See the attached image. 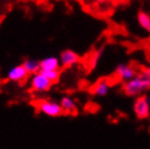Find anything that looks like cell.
I'll list each match as a JSON object with an SVG mask.
<instances>
[{
	"label": "cell",
	"instance_id": "obj_1",
	"mask_svg": "<svg viewBox=\"0 0 150 149\" xmlns=\"http://www.w3.org/2000/svg\"><path fill=\"white\" fill-rule=\"evenodd\" d=\"M148 88H150V69H142L135 77L123 85L124 93L127 96H137Z\"/></svg>",
	"mask_w": 150,
	"mask_h": 149
},
{
	"label": "cell",
	"instance_id": "obj_2",
	"mask_svg": "<svg viewBox=\"0 0 150 149\" xmlns=\"http://www.w3.org/2000/svg\"><path fill=\"white\" fill-rule=\"evenodd\" d=\"M37 108L42 114L51 118L60 116L64 113L61 104L51 100H40L37 104Z\"/></svg>",
	"mask_w": 150,
	"mask_h": 149
},
{
	"label": "cell",
	"instance_id": "obj_3",
	"mask_svg": "<svg viewBox=\"0 0 150 149\" xmlns=\"http://www.w3.org/2000/svg\"><path fill=\"white\" fill-rule=\"evenodd\" d=\"M134 112L138 119H147L150 116V101L146 96H140L135 100Z\"/></svg>",
	"mask_w": 150,
	"mask_h": 149
},
{
	"label": "cell",
	"instance_id": "obj_4",
	"mask_svg": "<svg viewBox=\"0 0 150 149\" xmlns=\"http://www.w3.org/2000/svg\"><path fill=\"white\" fill-rule=\"evenodd\" d=\"M51 85H52V83L50 82L45 75L41 74L40 72L35 74L33 76V78H32V82H30L32 89L34 92H38V93H42V92L49 90Z\"/></svg>",
	"mask_w": 150,
	"mask_h": 149
},
{
	"label": "cell",
	"instance_id": "obj_5",
	"mask_svg": "<svg viewBox=\"0 0 150 149\" xmlns=\"http://www.w3.org/2000/svg\"><path fill=\"white\" fill-rule=\"evenodd\" d=\"M115 76L117 79L121 81H131L132 78L136 76V70L132 65H126V64H121L116 67L115 70Z\"/></svg>",
	"mask_w": 150,
	"mask_h": 149
},
{
	"label": "cell",
	"instance_id": "obj_6",
	"mask_svg": "<svg viewBox=\"0 0 150 149\" xmlns=\"http://www.w3.org/2000/svg\"><path fill=\"white\" fill-rule=\"evenodd\" d=\"M27 71L25 70V67L23 65H19V67H13L11 71L9 72L8 74V78L10 81H13V82H23L27 78Z\"/></svg>",
	"mask_w": 150,
	"mask_h": 149
},
{
	"label": "cell",
	"instance_id": "obj_7",
	"mask_svg": "<svg viewBox=\"0 0 150 149\" xmlns=\"http://www.w3.org/2000/svg\"><path fill=\"white\" fill-rule=\"evenodd\" d=\"M110 85H111V83L108 78H101L98 82H96V84L93 86L91 93L97 95V96H105L109 92Z\"/></svg>",
	"mask_w": 150,
	"mask_h": 149
},
{
	"label": "cell",
	"instance_id": "obj_8",
	"mask_svg": "<svg viewBox=\"0 0 150 149\" xmlns=\"http://www.w3.org/2000/svg\"><path fill=\"white\" fill-rule=\"evenodd\" d=\"M79 61V56L77 53L71 51V50H65L61 53V63L64 67H70L72 65L76 64Z\"/></svg>",
	"mask_w": 150,
	"mask_h": 149
},
{
	"label": "cell",
	"instance_id": "obj_9",
	"mask_svg": "<svg viewBox=\"0 0 150 149\" xmlns=\"http://www.w3.org/2000/svg\"><path fill=\"white\" fill-rule=\"evenodd\" d=\"M60 104L61 107H62L63 112H68L70 114H74L75 112L77 111L76 104H75V101L71 97H63L61 99Z\"/></svg>",
	"mask_w": 150,
	"mask_h": 149
},
{
	"label": "cell",
	"instance_id": "obj_10",
	"mask_svg": "<svg viewBox=\"0 0 150 149\" xmlns=\"http://www.w3.org/2000/svg\"><path fill=\"white\" fill-rule=\"evenodd\" d=\"M59 70V62L56 58H47L40 61V71H52Z\"/></svg>",
	"mask_w": 150,
	"mask_h": 149
},
{
	"label": "cell",
	"instance_id": "obj_11",
	"mask_svg": "<svg viewBox=\"0 0 150 149\" xmlns=\"http://www.w3.org/2000/svg\"><path fill=\"white\" fill-rule=\"evenodd\" d=\"M28 74H37L40 72V62L36 60H27L22 64Z\"/></svg>",
	"mask_w": 150,
	"mask_h": 149
},
{
	"label": "cell",
	"instance_id": "obj_12",
	"mask_svg": "<svg viewBox=\"0 0 150 149\" xmlns=\"http://www.w3.org/2000/svg\"><path fill=\"white\" fill-rule=\"evenodd\" d=\"M138 22L142 27L150 32V15L146 12H139L138 13Z\"/></svg>",
	"mask_w": 150,
	"mask_h": 149
},
{
	"label": "cell",
	"instance_id": "obj_13",
	"mask_svg": "<svg viewBox=\"0 0 150 149\" xmlns=\"http://www.w3.org/2000/svg\"><path fill=\"white\" fill-rule=\"evenodd\" d=\"M42 75H45L46 77L48 78L50 82L57 83L60 78V71L59 70H52V71H40Z\"/></svg>",
	"mask_w": 150,
	"mask_h": 149
}]
</instances>
